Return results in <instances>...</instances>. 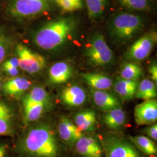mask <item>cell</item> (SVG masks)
I'll return each instance as SVG.
<instances>
[{"label":"cell","mask_w":157,"mask_h":157,"mask_svg":"<svg viewBox=\"0 0 157 157\" xmlns=\"http://www.w3.org/2000/svg\"><path fill=\"white\" fill-rule=\"evenodd\" d=\"M61 97L62 102L67 106L78 107L86 100V94L82 87L73 85L62 90Z\"/></svg>","instance_id":"obj_12"},{"label":"cell","mask_w":157,"mask_h":157,"mask_svg":"<svg viewBox=\"0 0 157 157\" xmlns=\"http://www.w3.org/2000/svg\"><path fill=\"white\" fill-rule=\"evenodd\" d=\"M129 139L137 148L147 155H152L157 154L156 145L149 137L144 136H129Z\"/></svg>","instance_id":"obj_22"},{"label":"cell","mask_w":157,"mask_h":157,"mask_svg":"<svg viewBox=\"0 0 157 157\" xmlns=\"http://www.w3.org/2000/svg\"><path fill=\"white\" fill-rule=\"evenodd\" d=\"M149 72L151 75V78L154 82H157V63H153L149 68Z\"/></svg>","instance_id":"obj_32"},{"label":"cell","mask_w":157,"mask_h":157,"mask_svg":"<svg viewBox=\"0 0 157 157\" xmlns=\"http://www.w3.org/2000/svg\"><path fill=\"white\" fill-rule=\"evenodd\" d=\"M126 115L124 110L119 107L107 111L103 117V122L109 129H119L124 125Z\"/></svg>","instance_id":"obj_20"},{"label":"cell","mask_w":157,"mask_h":157,"mask_svg":"<svg viewBox=\"0 0 157 157\" xmlns=\"http://www.w3.org/2000/svg\"><path fill=\"white\" fill-rule=\"evenodd\" d=\"M16 49L19 67L23 71L30 74H34L39 72L45 67L44 56L34 52L22 44H18Z\"/></svg>","instance_id":"obj_8"},{"label":"cell","mask_w":157,"mask_h":157,"mask_svg":"<svg viewBox=\"0 0 157 157\" xmlns=\"http://www.w3.org/2000/svg\"><path fill=\"white\" fill-rule=\"evenodd\" d=\"M138 85L137 80L122 78L115 83L114 89L124 100H129L135 97Z\"/></svg>","instance_id":"obj_17"},{"label":"cell","mask_w":157,"mask_h":157,"mask_svg":"<svg viewBox=\"0 0 157 157\" xmlns=\"http://www.w3.org/2000/svg\"><path fill=\"white\" fill-rule=\"evenodd\" d=\"M6 146L4 144H0V157H6Z\"/></svg>","instance_id":"obj_34"},{"label":"cell","mask_w":157,"mask_h":157,"mask_svg":"<svg viewBox=\"0 0 157 157\" xmlns=\"http://www.w3.org/2000/svg\"><path fill=\"white\" fill-rule=\"evenodd\" d=\"M75 123L82 132L94 130L97 123L95 112L91 109L80 111L75 117Z\"/></svg>","instance_id":"obj_16"},{"label":"cell","mask_w":157,"mask_h":157,"mask_svg":"<svg viewBox=\"0 0 157 157\" xmlns=\"http://www.w3.org/2000/svg\"><path fill=\"white\" fill-rule=\"evenodd\" d=\"M102 146L106 157H140L135 146L118 136H107Z\"/></svg>","instance_id":"obj_6"},{"label":"cell","mask_w":157,"mask_h":157,"mask_svg":"<svg viewBox=\"0 0 157 157\" xmlns=\"http://www.w3.org/2000/svg\"><path fill=\"white\" fill-rule=\"evenodd\" d=\"M24 151L34 157H56L58 144L52 130L48 126H36L25 136L22 142Z\"/></svg>","instance_id":"obj_2"},{"label":"cell","mask_w":157,"mask_h":157,"mask_svg":"<svg viewBox=\"0 0 157 157\" xmlns=\"http://www.w3.org/2000/svg\"><path fill=\"white\" fill-rule=\"evenodd\" d=\"M46 104H33L24 107V119L27 123H31L39 119L45 110Z\"/></svg>","instance_id":"obj_26"},{"label":"cell","mask_w":157,"mask_h":157,"mask_svg":"<svg viewBox=\"0 0 157 157\" xmlns=\"http://www.w3.org/2000/svg\"><path fill=\"white\" fill-rule=\"evenodd\" d=\"M8 51V43L4 36L0 34V63L6 58Z\"/></svg>","instance_id":"obj_29"},{"label":"cell","mask_w":157,"mask_h":157,"mask_svg":"<svg viewBox=\"0 0 157 157\" xmlns=\"http://www.w3.org/2000/svg\"><path fill=\"white\" fill-rule=\"evenodd\" d=\"M120 3L126 8L133 10H144L147 8V0H119Z\"/></svg>","instance_id":"obj_27"},{"label":"cell","mask_w":157,"mask_h":157,"mask_svg":"<svg viewBox=\"0 0 157 157\" xmlns=\"http://www.w3.org/2000/svg\"><path fill=\"white\" fill-rule=\"evenodd\" d=\"M49 95L47 91L41 87H35L26 95L23 100V107L33 104H44L47 105Z\"/></svg>","instance_id":"obj_21"},{"label":"cell","mask_w":157,"mask_h":157,"mask_svg":"<svg viewBox=\"0 0 157 157\" xmlns=\"http://www.w3.org/2000/svg\"><path fill=\"white\" fill-rule=\"evenodd\" d=\"M73 73L72 67L66 62H58L49 70V79L54 84H62L67 82Z\"/></svg>","instance_id":"obj_15"},{"label":"cell","mask_w":157,"mask_h":157,"mask_svg":"<svg viewBox=\"0 0 157 157\" xmlns=\"http://www.w3.org/2000/svg\"><path fill=\"white\" fill-rule=\"evenodd\" d=\"M144 26V21L132 13H121L113 17L109 25V32L117 42L124 43L133 39Z\"/></svg>","instance_id":"obj_3"},{"label":"cell","mask_w":157,"mask_h":157,"mask_svg":"<svg viewBox=\"0 0 157 157\" xmlns=\"http://www.w3.org/2000/svg\"><path fill=\"white\" fill-rule=\"evenodd\" d=\"M31 82L23 77H13L7 80L2 85L4 93L12 97H17L23 94L30 87Z\"/></svg>","instance_id":"obj_13"},{"label":"cell","mask_w":157,"mask_h":157,"mask_svg":"<svg viewBox=\"0 0 157 157\" xmlns=\"http://www.w3.org/2000/svg\"><path fill=\"white\" fill-rule=\"evenodd\" d=\"M92 97L97 107L103 111L107 112L120 107L118 98L105 90H93Z\"/></svg>","instance_id":"obj_14"},{"label":"cell","mask_w":157,"mask_h":157,"mask_svg":"<svg viewBox=\"0 0 157 157\" xmlns=\"http://www.w3.org/2000/svg\"><path fill=\"white\" fill-rule=\"evenodd\" d=\"M76 150L83 157H101L102 150L97 140L91 136H83L75 143Z\"/></svg>","instance_id":"obj_10"},{"label":"cell","mask_w":157,"mask_h":157,"mask_svg":"<svg viewBox=\"0 0 157 157\" xmlns=\"http://www.w3.org/2000/svg\"><path fill=\"white\" fill-rule=\"evenodd\" d=\"M157 39V33L154 32L144 34L129 47L125 54L126 58L131 61L145 59L151 54Z\"/></svg>","instance_id":"obj_7"},{"label":"cell","mask_w":157,"mask_h":157,"mask_svg":"<svg viewBox=\"0 0 157 157\" xmlns=\"http://www.w3.org/2000/svg\"><path fill=\"white\" fill-rule=\"evenodd\" d=\"M82 78L94 90H107L112 87V80L102 74L85 73L82 75Z\"/></svg>","instance_id":"obj_19"},{"label":"cell","mask_w":157,"mask_h":157,"mask_svg":"<svg viewBox=\"0 0 157 157\" xmlns=\"http://www.w3.org/2000/svg\"><path fill=\"white\" fill-rule=\"evenodd\" d=\"M135 122L138 125L154 124L157 120V101L151 99L137 104L134 112Z\"/></svg>","instance_id":"obj_9"},{"label":"cell","mask_w":157,"mask_h":157,"mask_svg":"<svg viewBox=\"0 0 157 157\" xmlns=\"http://www.w3.org/2000/svg\"><path fill=\"white\" fill-rule=\"evenodd\" d=\"M86 56L95 65H105L112 62L113 52L101 34H96L86 48Z\"/></svg>","instance_id":"obj_5"},{"label":"cell","mask_w":157,"mask_h":157,"mask_svg":"<svg viewBox=\"0 0 157 157\" xmlns=\"http://www.w3.org/2000/svg\"><path fill=\"white\" fill-rule=\"evenodd\" d=\"M58 133L60 137L66 143L73 144L81 138L83 132L67 118H62L58 124Z\"/></svg>","instance_id":"obj_11"},{"label":"cell","mask_w":157,"mask_h":157,"mask_svg":"<svg viewBox=\"0 0 157 157\" xmlns=\"http://www.w3.org/2000/svg\"><path fill=\"white\" fill-rule=\"evenodd\" d=\"M50 6V0H11L8 12L14 17H29L43 13Z\"/></svg>","instance_id":"obj_4"},{"label":"cell","mask_w":157,"mask_h":157,"mask_svg":"<svg viewBox=\"0 0 157 157\" xmlns=\"http://www.w3.org/2000/svg\"><path fill=\"white\" fill-rule=\"evenodd\" d=\"M1 87H2V78H1V75H0V89Z\"/></svg>","instance_id":"obj_36"},{"label":"cell","mask_w":157,"mask_h":157,"mask_svg":"<svg viewBox=\"0 0 157 157\" xmlns=\"http://www.w3.org/2000/svg\"><path fill=\"white\" fill-rule=\"evenodd\" d=\"M4 64L6 65H10L12 67H19V60L18 58L17 57L15 58H12L10 59H8V61H6L4 63Z\"/></svg>","instance_id":"obj_33"},{"label":"cell","mask_w":157,"mask_h":157,"mask_svg":"<svg viewBox=\"0 0 157 157\" xmlns=\"http://www.w3.org/2000/svg\"><path fill=\"white\" fill-rule=\"evenodd\" d=\"M76 28L72 18L63 17L46 23L34 36V42L45 50H54L62 47L69 40Z\"/></svg>","instance_id":"obj_1"},{"label":"cell","mask_w":157,"mask_h":157,"mask_svg":"<svg viewBox=\"0 0 157 157\" xmlns=\"http://www.w3.org/2000/svg\"><path fill=\"white\" fill-rule=\"evenodd\" d=\"M2 68L4 70V71L7 73L9 76L13 77H16L19 73V71L17 67H12L10 65H6L3 63Z\"/></svg>","instance_id":"obj_31"},{"label":"cell","mask_w":157,"mask_h":157,"mask_svg":"<svg viewBox=\"0 0 157 157\" xmlns=\"http://www.w3.org/2000/svg\"><path fill=\"white\" fill-rule=\"evenodd\" d=\"M143 75L142 68L137 63L126 62L122 65L120 71L121 78L124 79L138 80Z\"/></svg>","instance_id":"obj_25"},{"label":"cell","mask_w":157,"mask_h":157,"mask_svg":"<svg viewBox=\"0 0 157 157\" xmlns=\"http://www.w3.org/2000/svg\"><path fill=\"white\" fill-rule=\"evenodd\" d=\"M89 17L91 19L99 18L107 7L108 0H85Z\"/></svg>","instance_id":"obj_24"},{"label":"cell","mask_w":157,"mask_h":157,"mask_svg":"<svg viewBox=\"0 0 157 157\" xmlns=\"http://www.w3.org/2000/svg\"><path fill=\"white\" fill-rule=\"evenodd\" d=\"M55 1L64 11L73 12L79 9L78 6L71 0H55Z\"/></svg>","instance_id":"obj_28"},{"label":"cell","mask_w":157,"mask_h":157,"mask_svg":"<svg viewBox=\"0 0 157 157\" xmlns=\"http://www.w3.org/2000/svg\"><path fill=\"white\" fill-rule=\"evenodd\" d=\"M13 129L12 111L6 103L0 101V136H11Z\"/></svg>","instance_id":"obj_18"},{"label":"cell","mask_w":157,"mask_h":157,"mask_svg":"<svg viewBox=\"0 0 157 157\" xmlns=\"http://www.w3.org/2000/svg\"><path fill=\"white\" fill-rule=\"evenodd\" d=\"M73 1V2L78 6L79 9H80L83 6V3H82V0H71Z\"/></svg>","instance_id":"obj_35"},{"label":"cell","mask_w":157,"mask_h":157,"mask_svg":"<svg viewBox=\"0 0 157 157\" xmlns=\"http://www.w3.org/2000/svg\"><path fill=\"white\" fill-rule=\"evenodd\" d=\"M157 89L155 83L148 79H144L138 85L135 97L144 100L154 99L157 97Z\"/></svg>","instance_id":"obj_23"},{"label":"cell","mask_w":157,"mask_h":157,"mask_svg":"<svg viewBox=\"0 0 157 157\" xmlns=\"http://www.w3.org/2000/svg\"><path fill=\"white\" fill-rule=\"evenodd\" d=\"M145 133L150 138L154 140H157V124H153L149 126L146 128L144 130Z\"/></svg>","instance_id":"obj_30"}]
</instances>
